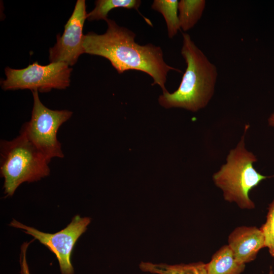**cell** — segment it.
I'll list each match as a JSON object with an SVG mask.
<instances>
[{
  "label": "cell",
  "instance_id": "ba28073f",
  "mask_svg": "<svg viewBox=\"0 0 274 274\" xmlns=\"http://www.w3.org/2000/svg\"><path fill=\"white\" fill-rule=\"evenodd\" d=\"M87 15L85 1L78 0L71 16L64 25L63 34L57 35L56 44L49 49L50 63L62 62L72 66L84 53L83 30Z\"/></svg>",
  "mask_w": 274,
  "mask_h": 274
},
{
  "label": "cell",
  "instance_id": "4fadbf2b",
  "mask_svg": "<svg viewBox=\"0 0 274 274\" xmlns=\"http://www.w3.org/2000/svg\"><path fill=\"white\" fill-rule=\"evenodd\" d=\"M177 0H154L151 5L153 10L159 12L165 21L168 37L174 38L181 29Z\"/></svg>",
  "mask_w": 274,
  "mask_h": 274
},
{
  "label": "cell",
  "instance_id": "8fae6325",
  "mask_svg": "<svg viewBox=\"0 0 274 274\" xmlns=\"http://www.w3.org/2000/svg\"><path fill=\"white\" fill-rule=\"evenodd\" d=\"M139 267L144 272L153 274H209L206 263L201 261L175 264L142 261Z\"/></svg>",
  "mask_w": 274,
  "mask_h": 274
},
{
  "label": "cell",
  "instance_id": "8992f818",
  "mask_svg": "<svg viewBox=\"0 0 274 274\" xmlns=\"http://www.w3.org/2000/svg\"><path fill=\"white\" fill-rule=\"evenodd\" d=\"M6 79L1 81L4 90L30 89L48 92L52 89H64L70 86L72 68L62 62L42 65L37 62L22 69L6 67Z\"/></svg>",
  "mask_w": 274,
  "mask_h": 274
},
{
  "label": "cell",
  "instance_id": "277c9868",
  "mask_svg": "<svg viewBox=\"0 0 274 274\" xmlns=\"http://www.w3.org/2000/svg\"><path fill=\"white\" fill-rule=\"evenodd\" d=\"M0 171L4 189L12 196L24 182H34L48 176L49 162L23 134L0 143Z\"/></svg>",
  "mask_w": 274,
  "mask_h": 274
},
{
  "label": "cell",
  "instance_id": "30bf717a",
  "mask_svg": "<svg viewBox=\"0 0 274 274\" xmlns=\"http://www.w3.org/2000/svg\"><path fill=\"white\" fill-rule=\"evenodd\" d=\"M206 265L209 274H241L246 266L236 259L228 245L221 247Z\"/></svg>",
  "mask_w": 274,
  "mask_h": 274
},
{
  "label": "cell",
  "instance_id": "5bb4252c",
  "mask_svg": "<svg viewBox=\"0 0 274 274\" xmlns=\"http://www.w3.org/2000/svg\"><path fill=\"white\" fill-rule=\"evenodd\" d=\"M141 4L140 0H97L94 8L87 15L89 21L104 20L106 21L109 12L116 8L134 9L138 11Z\"/></svg>",
  "mask_w": 274,
  "mask_h": 274
},
{
  "label": "cell",
  "instance_id": "2e32d148",
  "mask_svg": "<svg viewBox=\"0 0 274 274\" xmlns=\"http://www.w3.org/2000/svg\"><path fill=\"white\" fill-rule=\"evenodd\" d=\"M29 243H24L21 246L20 255V274H30L26 260V251Z\"/></svg>",
  "mask_w": 274,
  "mask_h": 274
},
{
  "label": "cell",
  "instance_id": "ac0fdd59",
  "mask_svg": "<svg viewBox=\"0 0 274 274\" xmlns=\"http://www.w3.org/2000/svg\"><path fill=\"white\" fill-rule=\"evenodd\" d=\"M268 274H273V271L272 269H270Z\"/></svg>",
  "mask_w": 274,
  "mask_h": 274
},
{
  "label": "cell",
  "instance_id": "7c38bea8",
  "mask_svg": "<svg viewBox=\"0 0 274 274\" xmlns=\"http://www.w3.org/2000/svg\"><path fill=\"white\" fill-rule=\"evenodd\" d=\"M206 4L204 0H181L179 2L181 29L187 31L195 25L202 15Z\"/></svg>",
  "mask_w": 274,
  "mask_h": 274
},
{
  "label": "cell",
  "instance_id": "9c48e42d",
  "mask_svg": "<svg viewBox=\"0 0 274 274\" xmlns=\"http://www.w3.org/2000/svg\"><path fill=\"white\" fill-rule=\"evenodd\" d=\"M228 242L236 259L245 264L253 261L259 250L265 247L263 234L256 226L236 227L229 235Z\"/></svg>",
  "mask_w": 274,
  "mask_h": 274
},
{
  "label": "cell",
  "instance_id": "3957f363",
  "mask_svg": "<svg viewBox=\"0 0 274 274\" xmlns=\"http://www.w3.org/2000/svg\"><path fill=\"white\" fill-rule=\"evenodd\" d=\"M249 127V124L245 125L244 134L236 147L230 151L226 163L213 176L214 182L222 190L225 200L235 202L243 209L255 208L249 196L250 191L262 180L271 177L262 175L253 167L257 159L245 145V136Z\"/></svg>",
  "mask_w": 274,
  "mask_h": 274
},
{
  "label": "cell",
  "instance_id": "6da1fadb",
  "mask_svg": "<svg viewBox=\"0 0 274 274\" xmlns=\"http://www.w3.org/2000/svg\"><path fill=\"white\" fill-rule=\"evenodd\" d=\"M106 21L108 28L104 34L89 32L84 35V53L106 58L119 74L130 70L146 73L153 79L152 85L157 84L163 93L167 92L168 73L182 72L166 63L161 47L152 44L139 45L134 41L136 35L133 31L109 18Z\"/></svg>",
  "mask_w": 274,
  "mask_h": 274
},
{
  "label": "cell",
  "instance_id": "5b68a950",
  "mask_svg": "<svg viewBox=\"0 0 274 274\" xmlns=\"http://www.w3.org/2000/svg\"><path fill=\"white\" fill-rule=\"evenodd\" d=\"M32 93L33 104L31 118L23 124L20 133L24 135L49 162L54 158H63L57 133L73 112L51 110L41 102L38 91H32Z\"/></svg>",
  "mask_w": 274,
  "mask_h": 274
},
{
  "label": "cell",
  "instance_id": "e0dca14e",
  "mask_svg": "<svg viewBox=\"0 0 274 274\" xmlns=\"http://www.w3.org/2000/svg\"><path fill=\"white\" fill-rule=\"evenodd\" d=\"M268 122L269 125L274 126V112L272 113L268 119Z\"/></svg>",
  "mask_w": 274,
  "mask_h": 274
},
{
  "label": "cell",
  "instance_id": "9a60e30c",
  "mask_svg": "<svg viewBox=\"0 0 274 274\" xmlns=\"http://www.w3.org/2000/svg\"><path fill=\"white\" fill-rule=\"evenodd\" d=\"M260 229L264 237L265 247L274 257V200L268 207L266 222Z\"/></svg>",
  "mask_w": 274,
  "mask_h": 274
},
{
  "label": "cell",
  "instance_id": "52a82bcc",
  "mask_svg": "<svg viewBox=\"0 0 274 274\" xmlns=\"http://www.w3.org/2000/svg\"><path fill=\"white\" fill-rule=\"evenodd\" d=\"M90 222V218L81 217L78 215L73 217L66 227L55 233L40 231L14 219L10 225L24 230V232L32 236L52 251L58 260L61 274H74L71 262L73 249L78 239L86 230Z\"/></svg>",
  "mask_w": 274,
  "mask_h": 274
},
{
  "label": "cell",
  "instance_id": "7a4b0ae2",
  "mask_svg": "<svg viewBox=\"0 0 274 274\" xmlns=\"http://www.w3.org/2000/svg\"><path fill=\"white\" fill-rule=\"evenodd\" d=\"M182 35L181 53L187 64L185 72L177 90L163 93L158 101L166 109L180 108L195 112L206 107L213 96L218 72L190 36Z\"/></svg>",
  "mask_w": 274,
  "mask_h": 274
}]
</instances>
